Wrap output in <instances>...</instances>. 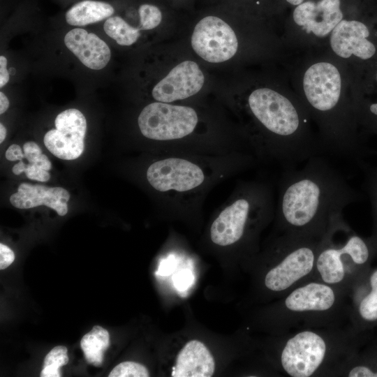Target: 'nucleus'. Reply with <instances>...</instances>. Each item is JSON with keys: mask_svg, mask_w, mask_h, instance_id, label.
Returning a JSON list of instances; mask_svg holds the SVG:
<instances>
[{"mask_svg": "<svg viewBox=\"0 0 377 377\" xmlns=\"http://www.w3.org/2000/svg\"><path fill=\"white\" fill-rule=\"evenodd\" d=\"M358 195L346 179L319 156L301 169L283 174L275 205L282 233L322 239L343 221L342 212Z\"/></svg>", "mask_w": 377, "mask_h": 377, "instance_id": "obj_1", "label": "nucleus"}, {"mask_svg": "<svg viewBox=\"0 0 377 377\" xmlns=\"http://www.w3.org/2000/svg\"><path fill=\"white\" fill-rule=\"evenodd\" d=\"M258 161L251 153L204 155L165 152L146 171L150 186L164 196L170 210H189L202 206L216 184L243 171Z\"/></svg>", "mask_w": 377, "mask_h": 377, "instance_id": "obj_2", "label": "nucleus"}, {"mask_svg": "<svg viewBox=\"0 0 377 377\" xmlns=\"http://www.w3.org/2000/svg\"><path fill=\"white\" fill-rule=\"evenodd\" d=\"M368 332L357 331L348 323L283 334L277 346L276 364L290 377L334 376Z\"/></svg>", "mask_w": 377, "mask_h": 377, "instance_id": "obj_3", "label": "nucleus"}, {"mask_svg": "<svg viewBox=\"0 0 377 377\" xmlns=\"http://www.w3.org/2000/svg\"><path fill=\"white\" fill-rule=\"evenodd\" d=\"M348 313L346 293L311 279L281 297L274 307V318L276 330L283 334L303 328L345 325Z\"/></svg>", "mask_w": 377, "mask_h": 377, "instance_id": "obj_4", "label": "nucleus"}, {"mask_svg": "<svg viewBox=\"0 0 377 377\" xmlns=\"http://www.w3.org/2000/svg\"><path fill=\"white\" fill-rule=\"evenodd\" d=\"M221 207L210 226V239L221 246L239 244L255 237L272 218V188L264 182H243Z\"/></svg>", "mask_w": 377, "mask_h": 377, "instance_id": "obj_5", "label": "nucleus"}, {"mask_svg": "<svg viewBox=\"0 0 377 377\" xmlns=\"http://www.w3.org/2000/svg\"><path fill=\"white\" fill-rule=\"evenodd\" d=\"M344 223L343 220L320 239L313 279L348 295L371 267L372 260L377 256V247L371 237L357 235L348 225L341 230L339 241L337 230Z\"/></svg>", "mask_w": 377, "mask_h": 377, "instance_id": "obj_6", "label": "nucleus"}, {"mask_svg": "<svg viewBox=\"0 0 377 377\" xmlns=\"http://www.w3.org/2000/svg\"><path fill=\"white\" fill-rule=\"evenodd\" d=\"M199 121L192 107L156 101L142 110L138 125L145 138L166 145L165 152L211 155L195 139Z\"/></svg>", "mask_w": 377, "mask_h": 377, "instance_id": "obj_7", "label": "nucleus"}, {"mask_svg": "<svg viewBox=\"0 0 377 377\" xmlns=\"http://www.w3.org/2000/svg\"><path fill=\"white\" fill-rule=\"evenodd\" d=\"M320 239L282 233L269 251L270 265L263 278L265 290L282 297L313 279Z\"/></svg>", "mask_w": 377, "mask_h": 377, "instance_id": "obj_8", "label": "nucleus"}, {"mask_svg": "<svg viewBox=\"0 0 377 377\" xmlns=\"http://www.w3.org/2000/svg\"><path fill=\"white\" fill-rule=\"evenodd\" d=\"M191 45L195 53L210 63H221L231 59L237 52L238 41L230 27L222 19L209 15L195 25Z\"/></svg>", "mask_w": 377, "mask_h": 377, "instance_id": "obj_9", "label": "nucleus"}, {"mask_svg": "<svg viewBox=\"0 0 377 377\" xmlns=\"http://www.w3.org/2000/svg\"><path fill=\"white\" fill-rule=\"evenodd\" d=\"M56 128L47 131L43 138L47 149L63 160H74L82 154L87 121L78 110L71 108L60 112L55 118Z\"/></svg>", "mask_w": 377, "mask_h": 377, "instance_id": "obj_10", "label": "nucleus"}, {"mask_svg": "<svg viewBox=\"0 0 377 377\" xmlns=\"http://www.w3.org/2000/svg\"><path fill=\"white\" fill-rule=\"evenodd\" d=\"M303 86L308 103L316 111L330 112L337 106L341 94V77L337 68L326 62L309 68Z\"/></svg>", "mask_w": 377, "mask_h": 377, "instance_id": "obj_11", "label": "nucleus"}, {"mask_svg": "<svg viewBox=\"0 0 377 377\" xmlns=\"http://www.w3.org/2000/svg\"><path fill=\"white\" fill-rule=\"evenodd\" d=\"M348 321L359 332L377 329V267H371L348 293Z\"/></svg>", "mask_w": 377, "mask_h": 377, "instance_id": "obj_12", "label": "nucleus"}, {"mask_svg": "<svg viewBox=\"0 0 377 377\" xmlns=\"http://www.w3.org/2000/svg\"><path fill=\"white\" fill-rule=\"evenodd\" d=\"M204 82L205 76L198 65L192 61H184L154 86L152 96L156 101L171 103L198 94Z\"/></svg>", "mask_w": 377, "mask_h": 377, "instance_id": "obj_13", "label": "nucleus"}, {"mask_svg": "<svg viewBox=\"0 0 377 377\" xmlns=\"http://www.w3.org/2000/svg\"><path fill=\"white\" fill-rule=\"evenodd\" d=\"M340 0L306 1L298 5L293 12L294 21L306 33L325 36L342 20Z\"/></svg>", "mask_w": 377, "mask_h": 377, "instance_id": "obj_14", "label": "nucleus"}, {"mask_svg": "<svg viewBox=\"0 0 377 377\" xmlns=\"http://www.w3.org/2000/svg\"><path fill=\"white\" fill-rule=\"evenodd\" d=\"M369 36V31L362 22L342 20L332 30L331 47L337 55L343 58L354 54L367 59L376 52L374 45L367 39Z\"/></svg>", "mask_w": 377, "mask_h": 377, "instance_id": "obj_15", "label": "nucleus"}, {"mask_svg": "<svg viewBox=\"0 0 377 377\" xmlns=\"http://www.w3.org/2000/svg\"><path fill=\"white\" fill-rule=\"evenodd\" d=\"M64 43L82 64L90 69L101 70L110 61L111 53L108 45L97 35L84 29L69 31L64 36Z\"/></svg>", "mask_w": 377, "mask_h": 377, "instance_id": "obj_16", "label": "nucleus"}, {"mask_svg": "<svg viewBox=\"0 0 377 377\" xmlns=\"http://www.w3.org/2000/svg\"><path fill=\"white\" fill-rule=\"evenodd\" d=\"M69 199L70 194L64 188L22 183L17 192L10 195V202L19 209L45 205L55 210L59 216H64L68 212Z\"/></svg>", "mask_w": 377, "mask_h": 377, "instance_id": "obj_17", "label": "nucleus"}, {"mask_svg": "<svg viewBox=\"0 0 377 377\" xmlns=\"http://www.w3.org/2000/svg\"><path fill=\"white\" fill-rule=\"evenodd\" d=\"M215 370L214 357L200 341L191 340L179 352L171 376L210 377Z\"/></svg>", "mask_w": 377, "mask_h": 377, "instance_id": "obj_18", "label": "nucleus"}, {"mask_svg": "<svg viewBox=\"0 0 377 377\" xmlns=\"http://www.w3.org/2000/svg\"><path fill=\"white\" fill-rule=\"evenodd\" d=\"M334 376L377 377V334L369 332L337 369Z\"/></svg>", "mask_w": 377, "mask_h": 377, "instance_id": "obj_19", "label": "nucleus"}, {"mask_svg": "<svg viewBox=\"0 0 377 377\" xmlns=\"http://www.w3.org/2000/svg\"><path fill=\"white\" fill-rule=\"evenodd\" d=\"M114 9L108 2L83 0L71 7L65 14L66 22L71 26L83 27L101 22L113 15Z\"/></svg>", "mask_w": 377, "mask_h": 377, "instance_id": "obj_20", "label": "nucleus"}, {"mask_svg": "<svg viewBox=\"0 0 377 377\" xmlns=\"http://www.w3.org/2000/svg\"><path fill=\"white\" fill-rule=\"evenodd\" d=\"M23 151L24 158L28 163L23 160L19 161L13 167V172L16 175L24 172L30 179L47 182L50 178L48 171L52 168V163L47 156L42 154L40 147L36 142L29 141L24 144Z\"/></svg>", "mask_w": 377, "mask_h": 377, "instance_id": "obj_21", "label": "nucleus"}, {"mask_svg": "<svg viewBox=\"0 0 377 377\" xmlns=\"http://www.w3.org/2000/svg\"><path fill=\"white\" fill-rule=\"evenodd\" d=\"M110 346V334L107 330L95 325L83 336L80 346L86 360L96 367L103 364L105 351Z\"/></svg>", "mask_w": 377, "mask_h": 377, "instance_id": "obj_22", "label": "nucleus"}, {"mask_svg": "<svg viewBox=\"0 0 377 377\" xmlns=\"http://www.w3.org/2000/svg\"><path fill=\"white\" fill-rule=\"evenodd\" d=\"M105 34L119 45L129 46L135 43L140 36L138 27H133L119 16H111L103 24Z\"/></svg>", "mask_w": 377, "mask_h": 377, "instance_id": "obj_23", "label": "nucleus"}, {"mask_svg": "<svg viewBox=\"0 0 377 377\" xmlns=\"http://www.w3.org/2000/svg\"><path fill=\"white\" fill-rule=\"evenodd\" d=\"M68 362V350L64 346H57L45 356L41 377H60V367Z\"/></svg>", "mask_w": 377, "mask_h": 377, "instance_id": "obj_24", "label": "nucleus"}, {"mask_svg": "<svg viewBox=\"0 0 377 377\" xmlns=\"http://www.w3.org/2000/svg\"><path fill=\"white\" fill-rule=\"evenodd\" d=\"M140 23L138 27L140 31L150 30L158 27L162 20L160 9L151 4L144 3L138 8Z\"/></svg>", "mask_w": 377, "mask_h": 377, "instance_id": "obj_25", "label": "nucleus"}, {"mask_svg": "<svg viewBox=\"0 0 377 377\" xmlns=\"http://www.w3.org/2000/svg\"><path fill=\"white\" fill-rule=\"evenodd\" d=\"M109 377H147L149 373L142 364L134 362H123L117 364L108 375Z\"/></svg>", "mask_w": 377, "mask_h": 377, "instance_id": "obj_26", "label": "nucleus"}, {"mask_svg": "<svg viewBox=\"0 0 377 377\" xmlns=\"http://www.w3.org/2000/svg\"><path fill=\"white\" fill-rule=\"evenodd\" d=\"M367 188L374 215L373 232L370 237L377 247V172L376 170L369 175L367 182Z\"/></svg>", "mask_w": 377, "mask_h": 377, "instance_id": "obj_27", "label": "nucleus"}, {"mask_svg": "<svg viewBox=\"0 0 377 377\" xmlns=\"http://www.w3.org/2000/svg\"><path fill=\"white\" fill-rule=\"evenodd\" d=\"M15 260L13 251L7 246L0 244V269H4Z\"/></svg>", "mask_w": 377, "mask_h": 377, "instance_id": "obj_28", "label": "nucleus"}, {"mask_svg": "<svg viewBox=\"0 0 377 377\" xmlns=\"http://www.w3.org/2000/svg\"><path fill=\"white\" fill-rule=\"evenodd\" d=\"M6 158L10 161H22L24 158V151L18 145H11L6 151Z\"/></svg>", "mask_w": 377, "mask_h": 377, "instance_id": "obj_29", "label": "nucleus"}, {"mask_svg": "<svg viewBox=\"0 0 377 377\" xmlns=\"http://www.w3.org/2000/svg\"><path fill=\"white\" fill-rule=\"evenodd\" d=\"M9 81V73L7 69V59L0 57V87H4Z\"/></svg>", "mask_w": 377, "mask_h": 377, "instance_id": "obj_30", "label": "nucleus"}, {"mask_svg": "<svg viewBox=\"0 0 377 377\" xmlns=\"http://www.w3.org/2000/svg\"><path fill=\"white\" fill-rule=\"evenodd\" d=\"M9 107V101L7 96L2 92H0V114L4 113Z\"/></svg>", "mask_w": 377, "mask_h": 377, "instance_id": "obj_31", "label": "nucleus"}, {"mask_svg": "<svg viewBox=\"0 0 377 377\" xmlns=\"http://www.w3.org/2000/svg\"><path fill=\"white\" fill-rule=\"evenodd\" d=\"M6 136V129L5 126L1 123L0 124V142H3Z\"/></svg>", "mask_w": 377, "mask_h": 377, "instance_id": "obj_32", "label": "nucleus"}, {"mask_svg": "<svg viewBox=\"0 0 377 377\" xmlns=\"http://www.w3.org/2000/svg\"><path fill=\"white\" fill-rule=\"evenodd\" d=\"M369 111L373 116L377 117V103L371 104L369 106Z\"/></svg>", "mask_w": 377, "mask_h": 377, "instance_id": "obj_33", "label": "nucleus"}, {"mask_svg": "<svg viewBox=\"0 0 377 377\" xmlns=\"http://www.w3.org/2000/svg\"><path fill=\"white\" fill-rule=\"evenodd\" d=\"M286 1L292 5L298 6L300 3H303L304 0H286Z\"/></svg>", "mask_w": 377, "mask_h": 377, "instance_id": "obj_34", "label": "nucleus"}, {"mask_svg": "<svg viewBox=\"0 0 377 377\" xmlns=\"http://www.w3.org/2000/svg\"><path fill=\"white\" fill-rule=\"evenodd\" d=\"M376 172H377V170H376Z\"/></svg>", "mask_w": 377, "mask_h": 377, "instance_id": "obj_35", "label": "nucleus"}]
</instances>
